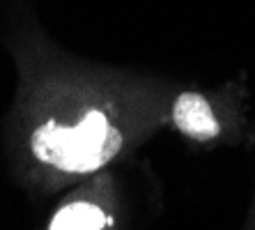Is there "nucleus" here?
<instances>
[{
    "mask_svg": "<svg viewBox=\"0 0 255 230\" xmlns=\"http://www.w3.org/2000/svg\"><path fill=\"white\" fill-rule=\"evenodd\" d=\"M172 122L186 138L198 143L214 141L221 134V122L214 115L209 101L198 92H182L175 99Z\"/></svg>",
    "mask_w": 255,
    "mask_h": 230,
    "instance_id": "nucleus-3",
    "label": "nucleus"
},
{
    "mask_svg": "<svg viewBox=\"0 0 255 230\" xmlns=\"http://www.w3.org/2000/svg\"><path fill=\"white\" fill-rule=\"evenodd\" d=\"M113 212L99 184L81 187L53 210L46 230H111Z\"/></svg>",
    "mask_w": 255,
    "mask_h": 230,
    "instance_id": "nucleus-2",
    "label": "nucleus"
},
{
    "mask_svg": "<svg viewBox=\"0 0 255 230\" xmlns=\"http://www.w3.org/2000/svg\"><path fill=\"white\" fill-rule=\"evenodd\" d=\"M120 150L122 134L106 111L95 104L48 99L25 127L18 161L23 182L55 189L97 173Z\"/></svg>",
    "mask_w": 255,
    "mask_h": 230,
    "instance_id": "nucleus-1",
    "label": "nucleus"
}]
</instances>
